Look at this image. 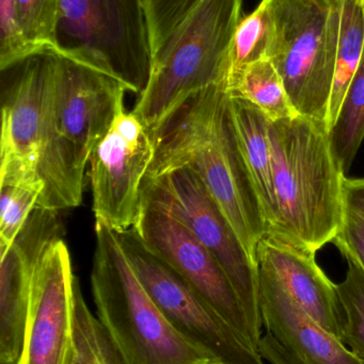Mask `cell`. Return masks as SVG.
Here are the masks:
<instances>
[{
  "instance_id": "cell-1",
  "label": "cell",
  "mask_w": 364,
  "mask_h": 364,
  "mask_svg": "<svg viewBox=\"0 0 364 364\" xmlns=\"http://www.w3.org/2000/svg\"><path fill=\"white\" fill-rule=\"evenodd\" d=\"M226 85L190 96L154 136L155 154L147 177L188 168L207 186L252 262L266 235L239 151Z\"/></svg>"
},
{
  "instance_id": "cell-2",
  "label": "cell",
  "mask_w": 364,
  "mask_h": 364,
  "mask_svg": "<svg viewBox=\"0 0 364 364\" xmlns=\"http://www.w3.org/2000/svg\"><path fill=\"white\" fill-rule=\"evenodd\" d=\"M125 92L115 77L55 51L38 166L44 183L38 207L59 211L80 205L85 166L125 108Z\"/></svg>"
},
{
  "instance_id": "cell-3",
  "label": "cell",
  "mask_w": 364,
  "mask_h": 364,
  "mask_svg": "<svg viewBox=\"0 0 364 364\" xmlns=\"http://www.w3.org/2000/svg\"><path fill=\"white\" fill-rule=\"evenodd\" d=\"M277 220L266 235L316 254L339 235L344 181L329 132L301 117L271 124Z\"/></svg>"
},
{
  "instance_id": "cell-4",
  "label": "cell",
  "mask_w": 364,
  "mask_h": 364,
  "mask_svg": "<svg viewBox=\"0 0 364 364\" xmlns=\"http://www.w3.org/2000/svg\"><path fill=\"white\" fill-rule=\"evenodd\" d=\"M91 289L98 318L125 364H214L165 318L132 269L118 235L95 223Z\"/></svg>"
},
{
  "instance_id": "cell-5",
  "label": "cell",
  "mask_w": 364,
  "mask_h": 364,
  "mask_svg": "<svg viewBox=\"0 0 364 364\" xmlns=\"http://www.w3.org/2000/svg\"><path fill=\"white\" fill-rule=\"evenodd\" d=\"M243 0H201L156 51L149 82L132 110L153 136L190 96L226 85Z\"/></svg>"
},
{
  "instance_id": "cell-6",
  "label": "cell",
  "mask_w": 364,
  "mask_h": 364,
  "mask_svg": "<svg viewBox=\"0 0 364 364\" xmlns=\"http://www.w3.org/2000/svg\"><path fill=\"white\" fill-rule=\"evenodd\" d=\"M269 15L266 55L293 109L329 132L343 0H261Z\"/></svg>"
},
{
  "instance_id": "cell-7",
  "label": "cell",
  "mask_w": 364,
  "mask_h": 364,
  "mask_svg": "<svg viewBox=\"0 0 364 364\" xmlns=\"http://www.w3.org/2000/svg\"><path fill=\"white\" fill-rule=\"evenodd\" d=\"M55 51L141 95L153 61L145 0H59Z\"/></svg>"
},
{
  "instance_id": "cell-8",
  "label": "cell",
  "mask_w": 364,
  "mask_h": 364,
  "mask_svg": "<svg viewBox=\"0 0 364 364\" xmlns=\"http://www.w3.org/2000/svg\"><path fill=\"white\" fill-rule=\"evenodd\" d=\"M141 199L180 220L215 257L241 301L259 350L263 322L258 265L198 175L180 168L145 177Z\"/></svg>"
},
{
  "instance_id": "cell-9",
  "label": "cell",
  "mask_w": 364,
  "mask_h": 364,
  "mask_svg": "<svg viewBox=\"0 0 364 364\" xmlns=\"http://www.w3.org/2000/svg\"><path fill=\"white\" fill-rule=\"evenodd\" d=\"M117 235L137 277L182 337L209 355L216 363L267 364L258 350L142 243L134 228Z\"/></svg>"
},
{
  "instance_id": "cell-10",
  "label": "cell",
  "mask_w": 364,
  "mask_h": 364,
  "mask_svg": "<svg viewBox=\"0 0 364 364\" xmlns=\"http://www.w3.org/2000/svg\"><path fill=\"white\" fill-rule=\"evenodd\" d=\"M155 154L154 136L124 108L90 156L92 209L113 231L132 228L141 211L142 184Z\"/></svg>"
},
{
  "instance_id": "cell-11",
  "label": "cell",
  "mask_w": 364,
  "mask_h": 364,
  "mask_svg": "<svg viewBox=\"0 0 364 364\" xmlns=\"http://www.w3.org/2000/svg\"><path fill=\"white\" fill-rule=\"evenodd\" d=\"M132 228L154 255L172 267L247 343L258 350L243 306L226 272L187 227L170 214L141 203L140 214Z\"/></svg>"
},
{
  "instance_id": "cell-12",
  "label": "cell",
  "mask_w": 364,
  "mask_h": 364,
  "mask_svg": "<svg viewBox=\"0 0 364 364\" xmlns=\"http://www.w3.org/2000/svg\"><path fill=\"white\" fill-rule=\"evenodd\" d=\"M75 277L63 240L53 242L32 275L29 314L19 364H72Z\"/></svg>"
},
{
  "instance_id": "cell-13",
  "label": "cell",
  "mask_w": 364,
  "mask_h": 364,
  "mask_svg": "<svg viewBox=\"0 0 364 364\" xmlns=\"http://www.w3.org/2000/svg\"><path fill=\"white\" fill-rule=\"evenodd\" d=\"M55 51L34 53L11 66L2 90L0 175L40 176L47 98Z\"/></svg>"
},
{
  "instance_id": "cell-14",
  "label": "cell",
  "mask_w": 364,
  "mask_h": 364,
  "mask_svg": "<svg viewBox=\"0 0 364 364\" xmlns=\"http://www.w3.org/2000/svg\"><path fill=\"white\" fill-rule=\"evenodd\" d=\"M61 235L58 211L36 205L12 245L0 256V364L21 363L32 275L41 256Z\"/></svg>"
},
{
  "instance_id": "cell-15",
  "label": "cell",
  "mask_w": 364,
  "mask_h": 364,
  "mask_svg": "<svg viewBox=\"0 0 364 364\" xmlns=\"http://www.w3.org/2000/svg\"><path fill=\"white\" fill-rule=\"evenodd\" d=\"M258 267L271 272L288 296L321 327L342 342L345 316L336 284L316 260V254L265 235L258 248Z\"/></svg>"
},
{
  "instance_id": "cell-16",
  "label": "cell",
  "mask_w": 364,
  "mask_h": 364,
  "mask_svg": "<svg viewBox=\"0 0 364 364\" xmlns=\"http://www.w3.org/2000/svg\"><path fill=\"white\" fill-rule=\"evenodd\" d=\"M259 267L263 327L307 364H364L294 303L275 276Z\"/></svg>"
},
{
  "instance_id": "cell-17",
  "label": "cell",
  "mask_w": 364,
  "mask_h": 364,
  "mask_svg": "<svg viewBox=\"0 0 364 364\" xmlns=\"http://www.w3.org/2000/svg\"><path fill=\"white\" fill-rule=\"evenodd\" d=\"M229 107L237 144L267 235L277 220L271 123L256 106L243 98L230 95Z\"/></svg>"
},
{
  "instance_id": "cell-18",
  "label": "cell",
  "mask_w": 364,
  "mask_h": 364,
  "mask_svg": "<svg viewBox=\"0 0 364 364\" xmlns=\"http://www.w3.org/2000/svg\"><path fill=\"white\" fill-rule=\"evenodd\" d=\"M228 93L256 106L271 124L298 117L291 104L281 76L267 57L249 64L231 85Z\"/></svg>"
},
{
  "instance_id": "cell-19",
  "label": "cell",
  "mask_w": 364,
  "mask_h": 364,
  "mask_svg": "<svg viewBox=\"0 0 364 364\" xmlns=\"http://www.w3.org/2000/svg\"><path fill=\"white\" fill-rule=\"evenodd\" d=\"M364 49V8L361 0H343L335 78L329 106V132L335 125Z\"/></svg>"
},
{
  "instance_id": "cell-20",
  "label": "cell",
  "mask_w": 364,
  "mask_h": 364,
  "mask_svg": "<svg viewBox=\"0 0 364 364\" xmlns=\"http://www.w3.org/2000/svg\"><path fill=\"white\" fill-rule=\"evenodd\" d=\"M329 139L336 159L346 175L364 140V49Z\"/></svg>"
},
{
  "instance_id": "cell-21",
  "label": "cell",
  "mask_w": 364,
  "mask_h": 364,
  "mask_svg": "<svg viewBox=\"0 0 364 364\" xmlns=\"http://www.w3.org/2000/svg\"><path fill=\"white\" fill-rule=\"evenodd\" d=\"M44 190L38 176L0 177V256L16 239Z\"/></svg>"
},
{
  "instance_id": "cell-22",
  "label": "cell",
  "mask_w": 364,
  "mask_h": 364,
  "mask_svg": "<svg viewBox=\"0 0 364 364\" xmlns=\"http://www.w3.org/2000/svg\"><path fill=\"white\" fill-rule=\"evenodd\" d=\"M72 364H125L106 329L88 308L77 278Z\"/></svg>"
},
{
  "instance_id": "cell-23",
  "label": "cell",
  "mask_w": 364,
  "mask_h": 364,
  "mask_svg": "<svg viewBox=\"0 0 364 364\" xmlns=\"http://www.w3.org/2000/svg\"><path fill=\"white\" fill-rule=\"evenodd\" d=\"M348 262L345 278L336 284L338 296L345 316L342 342L364 361V269L357 259L340 250Z\"/></svg>"
},
{
  "instance_id": "cell-24",
  "label": "cell",
  "mask_w": 364,
  "mask_h": 364,
  "mask_svg": "<svg viewBox=\"0 0 364 364\" xmlns=\"http://www.w3.org/2000/svg\"><path fill=\"white\" fill-rule=\"evenodd\" d=\"M269 26V15L263 2L239 21L231 43L227 91L249 64L266 55Z\"/></svg>"
},
{
  "instance_id": "cell-25",
  "label": "cell",
  "mask_w": 364,
  "mask_h": 364,
  "mask_svg": "<svg viewBox=\"0 0 364 364\" xmlns=\"http://www.w3.org/2000/svg\"><path fill=\"white\" fill-rule=\"evenodd\" d=\"M21 32L38 51L56 50L59 0H17Z\"/></svg>"
},
{
  "instance_id": "cell-26",
  "label": "cell",
  "mask_w": 364,
  "mask_h": 364,
  "mask_svg": "<svg viewBox=\"0 0 364 364\" xmlns=\"http://www.w3.org/2000/svg\"><path fill=\"white\" fill-rule=\"evenodd\" d=\"M333 243L350 252L364 269V178L344 181L343 226Z\"/></svg>"
},
{
  "instance_id": "cell-27",
  "label": "cell",
  "mask_w": 364,
  "mask_h": 364,
  "mask_svg": "<svg viewBox=\"0 0 364 364\" xmlns=\"http://www.w3.org/2000/svg\"><path fill=\"white\" fill-rule=\"evenodd\" d=\"M200 2L201 0H145L153 55Z\"/></svg>"
},
{
  "instance_id": "cell-28",
  "label": "cell",
  "mask_w": 364,
  "mask_h": 364,
  "mask_svg": "<svg viewBox=\"0 0 364 364\" xmlns=\"http://www.w3.org/2000/svg\"><path fill=\"white\" fill-rule=\"evenodd\" d=\"M41 51L29 44L19 23L17 0H0V70L23 61Z\"/></svg>"
},
{
  "instance_id": "cell-29",
  "label": "cell",
  "mask_w": 364,
  "mask_h": 364,
  "mask_svg": "<svg viewBox=\"0 0 364 364\" xmlns=\"http://www.w3.org/2000/svg\"><path fill=\"white\" fill-rule=\"evenodd\" d=\"M259 353L269 364H307L286 350L271 333L262 336L259 344Z\"/></svg>"
},
{
  "instance_id": "cell-30",
  "label": "cell",
  "mask_w": 364,
  "mask_h": 364,
  "mask_svg": "<svg viewBox=\"0 0 364 364\" xmlns=\"http://www.w3.org/2000/svg\"><path fill=\"white\" fill-rule=\"evenodd\" d=\"M361 2H364V0H361Z\"/></svg>"
},
{
  "instance_id": "cell-31",
  "label": "cell",
  "mask_w": 364,
  "mask_h": 364,
  "mask_svg": "<svg viewBox=\"0 0 364 364\" xmlns=\"http://www.w3.org/2000/svg\"><path fill=\"white\" fill-rule=\"evenodd\" d=\"M214 364H219V363H214Z\"/></svg>"
},
{
  "instance_id": "cell-32",
  "label": "cell",
  "mask_w": 364,
  "mask_h": 364,
  "mask_svg": "<svg viewBox=\"0 0 364 364\" xmlns=\"http://www.w3.org/2000/svg\"><path fill=\"white\" fill-rule=\"evenodd\" d=\"M363 363H364V361H363Z\"/></svg>"
}]
</instances>
